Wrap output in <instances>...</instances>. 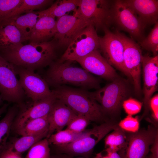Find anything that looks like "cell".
<instances>
[{
    "mask_svg": "<svg viewBox=\"0 0 158 158\" xmlns=\"http://www.w3.org/2000/svg\"><path fill=\"white\" fill-rule=\"evenodd\" d=\"M56 41L22 43L0 51V55L13 66L35 71L50 65L56 57Z\"/></svg>",
    "mask_w": 158,
    "mask_h": 158,
    "instance_id": "cell-1",
    "label": "cell"
},
{
    "mask_svg": "<svg viewBox=\"0 0 158 158\" xmlns=\"http://www.w3.org/2000/svg\"><path fill=\"white\" fill-rule=\"evenodd\" d=\"M56 99L77 114L84 116L91 121L101 123L108 121L100 105L85 90L60 86L51 90Z\"/></svg>",
    "mask_w": 158,
    "mask_h": 158,
    "instance_id": "cell-2",
    "label": "cell"
},
{
    "mask_svg": "<svg viewBox=\"0 0 158 158\" xmlns=\"http://www.w3.org/2000/svg\"><path fill=\"white\" fill-rule=\"evenodd\" d=\"M72 61L53 62L50 65L46 79L48 85L58 87L69 84L84 88H98L99 81L84 69L73 66Z\"/></svg>",
    "mask_w": 158,
    "mask_h": 158,
    "instance_id": "cell-3",
    "label": "cell"
},
{
    "mask_svg": "<svg viewBox=\"0 0 158 158\" xmlns=\"http://www.w3.org/2000/svg\"><path fill=\"white\" fill-rule=\"evenodd\" d=\"M118 125L114 121L108 120L84 131L71 143L54 147L55 149L58 154L73 157L81 156L88 158L95 145Z\"/></svg>",
    "mask_w": 158,
    "mask_h": 158,
    "instance_id": "cell-4",
    "label": "cell"
},
{
    "mask_svg": "<svg viewBox=\"0 0 158 158\" xmlns=\"http://www.w3.org/2000/svg\"><path fill=\"white\" fill-rule=\"evenodd\" d=\"M126 82L117 78L103 87L90 92L92 97L100 105L105 116L113 117L120 112L123 101L130 95Z\"/></svg>",
    "mask_w": 158,
    "mask_h": 158,
    "instance_id": "cell-5",
    "label": "cell"
},
{
    "mask_svg": "<svg viewBox=\"0 0 158 158\" xmlns=\"http://www.w3.org/2000/svg\"><path fill=\"white\" fill-rule=\"evenodd\" d=\"M112 2L111 23H114L119 29L129 33L139 43L144 38L146 27L124 0H115Z\"/></svg>",
    "mask_w": 158,
    "mask_h": 158,
    "instance_id": "cell-6",
    "label": "cell"
},
{
    "mask_svg": "<svg viewBox=\"0 0 158 158\" xmlns=\"http://www.w3.org/2000/svg\"><path fill=\"white\" fill-rule=\"evenodd\" d=\"M99 48V37L95 27L90 24L76 35L58 61H74Z\"/></svg>",
    "mask_w": 158,
    "mask_h": 158,
    "instance_id": "cell-7",
    "label": "cell"
},
{
    "mask_svg": "<svg viewBox=\"0 0 158 158\" xmlns=\"http://www.w3.org/2000/svg\"><path fill=\"white\" fill-rule=\"evenodd\" d=\"M115 33L123 42L124 46L123 63L133 81L135 94L141 93V72L142 54L141 47L133 39L116 30Z\"/></svg>",
    "mask_w": 158,
    "mask_h": 158,
    "instance_id": "cell-8",
    "label": "cell"
},
{
    "mask_svg": "<svg viewBox=\"0 0 158 158\" xmlns=\"http://www.w3.org/2000/svg\"><path fill=\"white\" fill-rule=\"evenodd\" d=\"M14 66L0 55V96L3 101L20 105L25 94Z\"/></svg>",
    "mask_w": 158,
    "mask_h": 158,
    "instance_id": "cell-9",
    "label": "cell"
},
{
    "mask_svg": "<svg viewBox=\"0 0 158 158\" xmlns=\"http://www.w3.org/2000/svg\"><path fill=\"white\" fill-rule=\"evenodd\" d=\"M112 2L106 0H80L78 9L96 29H103L111 24Z\"/></svg>",
    "mask_w": 158,
    "mask_h": 158,
    "instance_id": "cell-10",
    "label": "cell"
},
{
    "mask_svg": "<svg viewBox=\"0 0 158 158\" xmlns=\"http://www.w3.org/2000/svg\"><path fill=\"white\" fill-rule=\"evenodd\" d=\"M91 24L84 18L77 9L72 14H68L57 19L54 38L57 47L68 46L81 31Z\"/></svg>",
    "mask_w": 158,
    "mask_h": 158,
    "instance_id": "cell-11",
    "label": "cell"
},
{
    "mask_svg": "<svg viewBox=\"0 0 158 158\" xmlns=\"http://www.w3.org/2000/svg\"><path fill=\"white\" fill-rule=\"evenodd\" d=\"M13 66L25 95L32 101L39 100L52 95L51 90L46 80L34 71Z\"/></svg>",
    "mask_w": 158,
    "mask_h": 158,
    "instance_id": "cell-12",
    "label": "cell"
},
{
    "mask_svg": "<svg viewBox=\"0 0 158 158\" xmlns=\"http://www.w3.org/2000/svg\"><path fill=\"white\" fill-rule=\"evenodd\" d=\"M103 29L104 34L103 37H99V48L104 58L111 66L131 79L124 65V46L123 42L115 33L111 32L107 28Z\"/></svg>",
    "mask_w": 158,
    "mask_h": 158,
    "instance_id": "cell-13",
    "label": "cell"
},
{
    "mask_svg": "<svg viewBox=\"0 0 158 158\" xmlns=\"http://www.w3.org/2000/svg\"><path fill=\"white\" fill-rule=\"evenodd\" d=\"M126 133L127 144L124 158H145L158 131L156 127L149 126L147 129H141L135 133L126 132Z\"/></svg>",
    "mask_w": 158,
    "mask_h": 158,
    "instance_id": "cell-14",
    "label": "cell"
},
{
    "mask_svg": "<svg viewBox=\"0 0 158 158\" xmlns=\"http://www.w3.org/2000/svg\"><path fill=\"white\" fill-rule=\"evenodd\" d=\"M56 99L52 93L51 95L42 99L25 104L23 102L18 105V111L12 128L15 131L30 121L47 115Z\"/></svg>",
    "mask_w": 158,
    "mask_h": 158,
    "instance_id": "cell-15",
    "label": "cell"
},
{
    "mask_svg": "<svg viewBox=\"0 0 158 158\" xmlns=\"http://www.w3.org/2000/svg\"><path fill=\"white\" fill-rule=\"evenodd\" d=\"M142 65L144 80L143 92L144 110L141 118L148 113L150 99L157 89L158 55L153 57L148 55L143 56Z\"/></svg>",
    "mask_w": 158,
    "mask_h": 158,
    "instance_id": "cell-16",
    "label": "cell"
},
{
    "mask_svg": "<svg viewBox=\"0 0 158 158\" xmlns=\"http://www.w3.org/2000/svg\"><path fill=\"white\" fill-rule=\"evenodd\" d=\"M75 61L90 73L107 80L112 81L118 77L114 68L102 56L98 50H94Z\"/></svg>",
    "mask_w": 158,
    "mask_h": 158,
    "instance_id": "cell-17",
    "label": "cell"
},
{
    "mask_svg": "<svg viewBox=\"0 0 158 158\" xmlns=\"http://www.w3.org/2000/svg\"><path fill=\"white\" fill-rule=\"evenodd\" d=\"M77 114L62 102L56 99L47 115L49 130L46 138L62 130Z\"/></svg>",
    "mask_w": 158,
    "mask_h": 158,
    "instance_id": "cell-18",
    "label": "cell"
},
{
    "mask_svg": "<svg viewBox=\"0 0 158 158\" xmlns=\"http://www.w3.org/2000/svg\"><path fill=\"white\" fill-rule=\"evenodd\" d=\"M124 1L136 15L145 27L147 25L155 24L158 21V0Z\"/></svg>",
    "mask_w": 158,
    "mask_h": 158,
    "instance_id": "cell-19",
    "label": "cell"
},
{
    "mask_svg": "<svg viewBox=\"0 0 158 158\" xmlns=\"http://www.w3.org/2000/svg\"><path fill=\"white\" fill-rule=\"evenodd\" d=\"M44 14L32 30L28 40L29 43L47 42L54 37L56 32V20L53 16Z\"/></svg>",
    "mask_w": 158,
    "mask_h": 158,
    "instance_id": "cell-20",
    "label": "cell"
},
{
    "mask_svg": "<svg viewBox=\"0 0 158 158\" xmlns=\"http://www.w3.org/2000/svg\"><path fill=\"white\" fill-rule=\"evenodd\" d=\"M44 15L43 10L31 11L9 18L1 26L13 25L16 27L28 39L32 30L39 19Z\"/></svg>",
    "mask_w": 158,
    "mask_h": 158,
    "instance_id": "cell-21",
    "label": "cell"
},
{
    "mask_svg": "<svg viewBox=\"0 0 158 158\" xmlns=\"http://www.w3.org/2000/svg\"><path fill=\"white\" fill-rule=\"evenodd\" d=\"M27 40L28 38L15 26L7 24L0 26V51Z\"/></svg>",
    "mask_w": 158,
    "mask_h": 158,
    "instance_id": "cell-22",
    "label": "cell"
},
{
    "mask_svg": "<svg viewBox=\"0 0 158 158\" xmlns=\"http://www.w3.org/2000/svg\"><path fill=\"white\" fill-rule=\"evenodd\" d=\"M47 115L28 121L15 132L22 136L44 135L47 137L49 130Z\"/></svg>",
    "mask_w": 158,
    "mask_h": 158,
    "instance_id": "cell-23",
    "label": "cell"
},
{
    "mask_svg": "<svg viewBox=\"0 0 158 158\" xmlns=\"http://www.w3.org/2000/svg\"><path fill=\"white\" fill-rule=\"evenodd\" d=\"M18 109V105L10 107L5 116L0 121V153L7 145L12 125Z\"/></svg>",
    "mask_w": 158,
    "mask_h": 158,
    "instance_id": "cell-24",
    "label": "cell"
},
{
    "mask_svg": "<svg viewBox=\"0 0 158 158\" xmlns=\"http://www.w3.org/2000/svg\"><path fill=\"white\" fill-rule=\"evenodd\" d=\"M104 138L105 149L113 152L125 149L127 144L126 132L118 126Z\"/></svg>",
    "mask_w": 158,
    "mask_h": 158,
    "instance_id": "cell-25",
    "label": "cell"
},
{
    "mask_svg": "<svg viewBox=\"0 0 158 158\" xmlns=\"http://www.w3.org/2000/svg\"><path fill=\"white\" fill-rule=\"evenodd\" d=\"M46 137L44 135L22 136L8 141L6 147L13 152L21 155L36 143Z\"/></svg>",
    "mask_w": 158,
    "mask_h": 158,
    "instance_id": "cell-26",
    "label": "cell"
},
{
    "mask_svg": "<svg viewBox=\"0 0 158 158\" xmlns=\"http://www.w3.org/2000/svg\"><path fill=\"white\" fill-rule=\"evenodd\" d=\"M80 0H57L49 8L44 10L46 14L57 19L75 11L78 8Z\"/></svg>",
    "mask_w": 158,
    "mask_h": 158,
    "instance_id": "cell-27",
    "label": "cell"
},
{
    "mask_svg": "<svg viewBox=\"0 0 158 158\" xmlns=\"http://www.w3.org/2000/svg\"><path fill=\"white\" fill-rule=\"evenodd\" d=\"M53 2V1L51 0H22L20 4L10 14L7 20L23 13H26L35 10L41 9L51 5Z\"/></svg>",
    "mask_w": 158,
    "mask_h": 158,
    "instance_id": "cell-28",
    "label": "cell"
},
{
    "mask_svg": "<svg viewBox=\"0 0 158 158\" xmlns=\"http://www.w3.org/2000/svg\"><path fill=\"white\" fill-rule=\"evenodd\" d=\"M83 133H76L66 129L56 132L47 138L49 145H52L54 147H58L73 142L79 137Z\"/></svg>",
    "mask_w": 158,
    "mask_h": 158,
    "instance_id": "cell-29",
    "label": "cell"
},
{
    "mask_svg": "<svg viewBox=\"0 0 158 158\" xmlns=\"http://www.w3.org/2000/svg\"><path fill=\"white\" fill-rule=\"evenodd\" d=\"M49 146L48 139L44 138L30 148L25 158H51Z\"/></svg>",
    "mask_w": 158,
    "mask_h": 158,
    "instance_id": "cell-30",
    "label": "cell"
},
{
    "mask_svg": "<svg viewBox=\"0 0 158 158\" xmlns=\"http://www.w3.org/2000/svg\"><path fill=\"white\" fill-rule=\"evenodd\" d=\"M139 44L142 49L151 51L154 56L158 55V21L154 24V27L148 35L139 42Z\"/></svg>",
    "mask_w": 158,
    "mask_h": 158,
    "instance_id": "cell-31",
    "label": "cell"
},
{
    "mask_svg": "<svg viewBox=\"0 0 158 158\" xmlns=\"http://www.w3.org/2000/svg\"><path fill=\"white\" fill-rule=\"evenodd\" d=\"M22 1V0H0V26L7 20L10 14Z\"/></svg>",
    "mask_w": 158,
    "mask_h": 158,
    "instance_id": "cell-32",
    "label": "cell"
},
{
    "mask_svg": "<svg viewBox=\"0 0 158 158\" xmlns=\"http://www.w3.org/2000/svg\"><path fill=\"white\" fill-rule=\"evenodd\" d=\"M90 121L86 117L77 114L67 126L66 129L76 133H81L84 132Z\"/></svg>",
    "mask_w": 158,
    "mask_h": 158,
    "instance_id": "cell-33",
    "label": "cell"
},
{
    "mask_svg": "<svg viewBox=\"0 0 158 158\" xmlns=\"http://www.w3.org/2000/svg\"><path fill=\"white\" fill-rule=\"evenodd\" d=\"M118 126L126 132L136 133L139 130V128L138 119L137 117L134 118L128 115L119 122Z\"/></svg>",
    "mask_w": 158,
    "mask_h": 158,
    "instance_id": "cell-34",
    "label": "cell"
},
{
    "mask_svg": "<svg viewBox=\"0 0 158 158\" xmlns=\"http://www.w3.org/2000/svg\"><path fill=\"white\" fill-rule=\"evenodd\" d=\"M142 105V103L139 101L130 98L125 100L123 102L122 107L128 115L132 116L139 113Z\"/></svg>",
    "mask_w": 158,
    "mask_h": 158,
    "instance_id": "cell-35",
    "label": "cell"
},
{
    "mask_svg": "<svg viewBox=\"0 0 158 158\" xmlns=\"http://www.w3.org/2000/svg\"><path fill=\"white\" fill-rule=\"evenodd\" d=\"M123 153L121 151L113 152L105 149L96 154L93 158H124Z\"/></svg>",
    "mask_w": 158,
    "mask_h": 158,
    "instance_id": "cell-36",
    "label": "cell"
},
{
    "mask_svg": "<svg viewBox=\"0 0 158 158\" xmlns=\"http://www.w3.org/2000/svg\"><path fill=\"white\" fill-rule=\"evenodd\" d=\"M149 108L152 111V117L156 123L158 121V95L152 97L149 102Z\"/></svg>",
    "mask_w": 158,
    "mask_h": 158,
    "instance_id": "cell-37",
    "label": "cell"
},
{
    "mask_svg": "<svg viewBox=\"0 0 158 158\" xmlns=\"http://www.w3.org/2000/svg\"><path fill=\"white\" fill-rule=\"evenodd\" d=\"M0 158H22L21 155L14 152L6 147L0 153Z\"/></svg>",
    "mask_w": 158,
    "mask_h": 158,
    "instance_id": "cell-38",
    "label": "cell"
},
{
    "mask_svg": "<svg viewBox=\"0 0 158 158\" xmlns=\"http://www.w3.org/2000/svg\"><path fill=\"white\" fill-rule=\"evenodd\" d=\"M152 145L150 150L152 153L151 154L153 158H158V134Z\"/></svg>",
    "mask_w": 158,
    "mask_h": 158,
    "instance_id": "cell-39",
    "label": "cell"
},
{
    "mask_svg": "<svg viewBox=\"0 0 158 158\" xmlns=\"http://www.w3.org/2000/svg\"><path fill=\"white\" fill-rule=\"evenodd\" d=\"M51 158H87L85 157H75L69 156L63 154H58L51 156Z\"/></svg>",
    "mask_w": 158,
    "mask_h": 158,
    "instance_id": "cell-40",
    "label": "cell"
},
{
    "mask_svg": "<svg viewBox=\"0 0 158 158\" xmlns=\"http://www.w3.org/2000/svg\"><path fill=\"white\" fill-rule=\"evenodd\" d=\"M8 106V104H5L1 107H0V116L6 111Z\"/></svg>",
    "mask_w": 158,
    "mask_h": 158,
    "instance_id": "cell-41",
    "label": "cell"
},
{
    "mask_svg": "<svg viewBox=\"0 0 158 158\" xmlns=\"http://www.w3.org/2000/svg\"><path fill=\"white\" fill-rule=\"evenodd\" d=\"M145 158H153V157H152V155L151 154V155H149V156H147V157H145Z\"/></svg>",
    "mask_w": 158,
    "mask_h": 158,
    "instance_id": "cell-42",
    "label": "cell"
},
{
    "mask_svg": "<svg viewBox=\"0 0 158 158\" xmlns=\"http://www.w3.org/2000/svg\"><path fill=\"white\" fill-rule=\"evenodd\" d=\"M3 100H2L0 96V105H1L3 103Z\"/></svg>",
    "mask_w": 158,
    "mask_h": 158,
    "instance_id": "cell-43",
    "label": "cell"
}]
</instances>
